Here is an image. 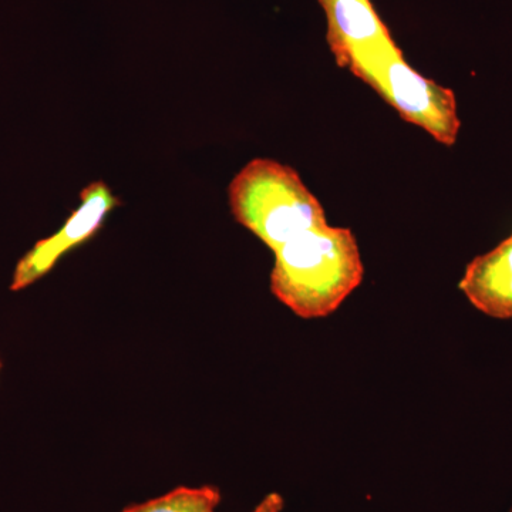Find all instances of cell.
Masks as SVG:
<instances>
[{
    "instance_id": "obj_1",
    "label": "cell",
    "mask_w": 512,
    "mask_h": 512,
    "mask_svg": "<svg viewBox=\"0 0 512 512\" xmlns=\"http://www.w3.org/2000/svg\"><path fill=\"white\" fill-rule=\"evenodd\" d=\"M271 291L303 319L326 318L362 284L365 276L355 234L320 225L274 252Z\"/></svg>"
},
{
    "instance_id": "obj_2",
    "label": "cell",
    "mask_w": 512,
    "mask_h": 512,
    "mask_svg": "<svg viewBox=\"0 0 512 512\" xmlns=\"http://www.w3.org/2000/svg\"><path fill=\"white\" fill-rule=\"evenodd\" d=\"M229 207L235 220L272 252L326 222L325 210L298 171L289 165L254 158L232 178Z\"/></svg>"
},
{
    "instance_id": "obj_3",
    "label": "cell",
    "mask_w": 512,
    "mask_h": 512,
    "mask_svg": "<svg viewBox=\"0 0 512 512\" xmlns=\"http://www.w3.org/2000/svg\"><path fill=\"white\" fill-rule=\"evenodd\" d=\"M346 69L369 84L407 123L423 128L443 146L456 144L461 128L456 94L416 72L393 37L357 52Z\"/></svg>"
},
{
    "instance_id": "obj_4",
    "label": "cell",
    "mask_w": 512,
    "mask_h": 512,
    "mask_svg": "<svg viewBox=\"0 0 512 512\" xmlns=\"http://www.w3.org/2000/svg\"><path fill=\"white\" fill-rule=\"evenodd\" d=\"M120 205L104 181H94L80 194V205L55 234L36 242L19 259L13 272L10 291L18 292L45 278L64 255L92 239L103 227L110 212Z\"/></svg>"
},
{
    "instance_id": "obj_5",
    "label": "cell",
    "mask_w": 512,
    "mask_h": 512,
    "mask_svg": "<svg viewBox=\"0 0 512 512\" xmlns=\"http://www.w3.org/2000/svg\"><path fill=\"white\" fill-rule=\"evenodd\" d=\"M328 22V45L342 69L350 57L392 37L372 0H318Z\"/></svg>"
},
{
    "instance_id": "obj_6",
    "label": "cell",
    "mask_w": 512,
    "mask_h": 512,
    "mask_svg": "<svg viewBox=\"0 0 512 512\" xmlns=\"http://www.w3.org/2000/svg\"><path fill=\"white\" fill-rule=\"evenodd\" d=\"M458 288L484 315L512 319V234L491 251L476 256Z\"/></svg>"
},
{
    "instance_id": "obj_7",
    "label": "cell",
    "mask_w": 512,
    "mask_h": 512,
    "mask_svg": "<svg viewBox=\"0 0 512 512\" xmlns=\"http://www.w3.org/2000/svg\"><path fill=\"white\" fill-rule=\"evenodd\" d=\"M221 494L211 485L177 487L146 503L133 504L121 512H218Z\"/></svg>"
},
{
    "instance_id": "obj_8",
    "label": "cell",
    "mask_w": 512,
    "mask_h": 512,
    "mask_svg": "<svg viewBox=\"0 0 512 512\" xmlns=\"http://www.w3.org/2000/svg\"><path fill=\"white\" fill-rule=\"evenodd\" d=\"M284 510V498L278 493H269L252 512H282Z\"/></svg>"
},
{
    "instance_id": "obj_9",
    "label": "cell",
    "mask_w": 512,
    "mask_h": 512,
    "mask_svg": "<svg viewBox=\"0 0 512 512\" xmlns=\"http://www.w3.org/2000/svg\"><path fill=\"white\" fill-rule=\"evenodd\" d=\"M0 369H2V362H0Z\"/></svg>"
},
{
    "instance_id": "obj_10",
    "label": "cell",
    "mask_w": 512,
    "mask_h": 512,
    "mask_svg": "<svg viewBox=\"0 0 512 512\" xmlns=\"http://www.w3.org/2000/svg\"><path fill=\"white\" fill-rule=\"evenodd\" d=\"M510 512H512V507H511V510H510Z\"/></svg>"
}]
</instances>
